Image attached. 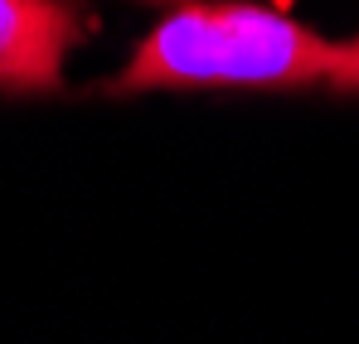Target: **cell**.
<instances>
[{"label": "cell", "instance_id": "obj_2", "mask_svg": "<svg viewBox=\"0 0 359 344\" xmlns=\"http://www.w3.org/2000/svg\"><path fill=\"white\" fill-rule=\"evenodd\" d=\"M83 39L73 0H0V92L49 97L63 88V63Z\"/></svg>", "mask_w": 359, "mask_h": 344}, {"label": "cell", "instance_id": "obj_1", "mask_svg": "<svg viewBox=\"0 0 359 344\" xmlns=\"http://www.w3.org/2000/svg\"><path fill=\"white\" fill-rule=\"evenodd\" d=\"M335 39L252 0H180L107 78L102 97L141 92H311Z\"/></svg>", "mask_w": 359, "mask_h": 344}, {"label": "cell", "instance_id": "obj_4", "mask_svg": "<svg viewBox=\"0 0 359 344\" xmlns=\"http://www.w3.org/2000/svg\"><path fill=\"white\" fill-rule=\"evenodd\" d=\"M146 5H180V0H146Z\"/></svg>", "mask_w": 359, "mask_h": 344}, {"label": "cell", "instance_id": "obj_3", "mask_svg": "<svg viewBox=\"0 0 359 344\" xmlns=\"http://www.w3.org/2000/svg\"><path fill=\"white\" fill-rule=\"evenodd\" d=\"M325 88H330L335 97H359V34L335 44L330 73H325Z\"/></svg>", "mask_w": 359, "mask_h": 344}]
</instances>
